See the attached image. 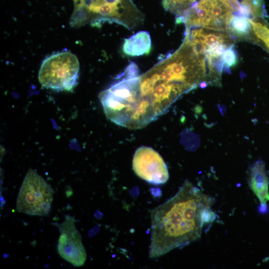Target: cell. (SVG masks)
<instances>
[{
	"instance_id": "obj_6",
	"label": "cell",
	"mask_w": 269,
	"mask_h": 269,
	"mask_svg": "<svg viewBox=\"0 0 269 269\" xmlns=\"http://www.w3.org/2000/svg\"><path fill=\"white\" fill-rule=\"evenodd\" d=\"M220 0H199L181 16L176 17L177 23L183 22L186 28L203 27L229 32L234 15Z\"/></svg>"
},
{
	"instance_id": "obj_7",
	"label": "cell",
	"mask_w": 269,
	"mask_h": 269,
	"mask_svg": "<svg viewBox=\"0 0 269 269\" xmlns=\"http://www.w3.org/2000/svg\"><path fill=\"white\" fill-rule=\"evenodd\" d=\"M133 169L139 178L152 184H163L169 179L168 169L162 157L148 146H141L136 150Z\"/></svg>"
},
{
	"instance_id": "obj_11",
	"label": "cell",
	"mask_w": 269,
	"mask_h": 269,
	"mask_svg": "<svg viewBox=\"0 0 269 269\" xmlns=\"http://www.w3.org/2000/svg\"><path fill=\"white\" fill-rule=\"evenodd\" d=\"M229 32L235 40H249L252 42L254 36L249 18L235 15L231 21Z\"/></svg>"
},
{
	"instance_id": "obj_8",
	"label": "cell",
	"mask_w": 269,
	"mask_h": 269,
	"mask_svg": "<svg viewBox=\"0 0 269 269\" xmlns=\"http://www.w3.org/2000/svg\"><path fill=\"white\" fill-rule=\"evenodd\" d=\"M57 226L60 233L58 244L59 255L75 267L83 266L87 255L74 218L66 215L65 220Z\"/></svg>"
},
{
	"instance_id": "obj_4",
	"label": "cell",
	"mask_w": 269,
	"mask_h": 269,
	"mask_svg": "<svg viewBox=\"0 0 269 269\" xmlns=\"http://www.w3.org/2000/svg\"><path fill=\"white\" fill-rule=\"evenodd\" d=\"M79 63L69 51L54 53L42 62L38 80L43 87L56 91H71L78 83Z\"/></svg>"
},
{
	"instance_id": "obj_16",
	"label": "cell",
	"mask_w": 269,
	"mask_h": 269,
	"mask_svg": "<svg viewBox=\"0 0 269 269\" xmlns=\"http://www.w3.org/2000/svg\"><path fill=\"white\" fill-rule=\"evenodd\" d=\"M79 0H74V1L75 3L77 2V1H78Z\"/></svg>"
},
{
	"instance_id": "obj_17",
	"label": "cell",
	"mask_w": 269,
	"mask_h": 269,
	"mask_svg": "<svg viewBox=\"0 0 269 269\" xmlns=\"http://www.w3.org/2000/svg\"><path fill=\"white\" fill-rule=\"evenodd\" d=\"M269 260V258H268V260Z\"/></svg>"
},
{
	"instance_id": "obj_2",
	"label": "cell",
	"mask_w": 269,
	"mask_h": 269,
	"mask_svg": "<svg viewBox=\"0 0 269 269\" xmlns=\"http://www.w3.org/2000/svg\"><path fill=\"white\" fill-rule=\"evenodd\" d=\"M214 202L213 198L185 180L173 197L150 212V258L199 239L204 224L215 219Z\"/></svg>"
},
{
	"instance_id": "obj_3",
	"label": "cell",
	"mask_w": 269,
	"mask_h": 269,
	"mask_svg": "<svg viewBox=\"0 0 269 269\" xmlns=\"http://www.w3.org/2000/svg\"><path fill=\"white\" fill-rule=\"evenodd\" d=\"M75 5L74 12L84 23L91 14L93 22L113 21L133 29L144 18L132 0H79Z\"/></svg>"
},
{
	"instance_id": "obj_12",
	"label": "cell",
	"mask_w": 269,
	"mask_h": 269,
	"mask_svg": "<svg viewBox=\"0 0 269 269\" xmlns=\"http://www.w3.org/2000/svg\"><path fill=\"white\" fill-rule=\"evenodd\" d=\"M162 4L165 10L176 15L181 16L197 0H162Z\"/></svg>"
},
{
	"instance_id": "obj_10",
	"label": "cell",
	"mask_w": 269,
	"mask_h": 269,
	"mask_svg": "<svg viewBox=\"0 0 269 269\" xmlns=\"http://www.w3.org/2000/svg\"><path fill=\"white\" fill-rule=\"evenodd\" d=\"M151 48V39L147 31H141L125 40L123 52L131 56L148 54Z\"/></svg>"
},
{
	"instance_id": "obj_15",
	"label": "cell",
	"mask_w": 269,
	"mask_h": 269,
	"mask_svg": "<svg viewBox=\"0 0 269 269\" xmlns=\"http://www.w3.org/2000/svg\"><path fill=\"white\" fill-rule=\"evenodd\" d=\"M260 211L262 213H264L267 212V204H261L260 207Z\"/></svg>"
},
{
	"instance_id": "obj_1",
	"label": "cell",
	"mask_w": 269,
	"mask_h": 269,
	"mask_svg": "<svg viewBox=\"0 0 269 269\" xmlns=\"http://www.w3.org/2000/svg\"><path fill=\"white\" fill-rule=\"evenodd\" d=\"M190 64L169 53L142 75L127 71L118 101V119L123 127L141 129L164 114L179 97L196 89Z\"/></svg>"
},
{
	"instance_id": "obj_14",
	"label": "cell",
	"mask_w": 269,
	"mask_h": 269,
	"mask_svg": "<svg viewBox=\"0 0 269 269\" xmlns=\"http://www.w3.org/2000/svg\"><path fill=\"white\" fill-rule=\"evenodd\" d=\"M222 59L224 66L226 68H230L236 65L238 58L234 46H232L224 51L222 55Z\"/></svg>"
},
{
	"instance_id": "obj_13",
	"label": "cell",
	"mask_w": 269,
	"mask_h": 269,
	"mask_svg": "<svg viewBox=\"0 0 269 269\" xmlns=\"http://www.w3.org/2000/svg\"><path fill=\"white\" fill-rule=\"evenodd\" d=\"M241 4L248 8L253 16L264 13L263 0H242Z\"/></svg>"
},
{
	"instance_id": "obj_5",
	"label": "cell",
	"mask_w": 269,
	"mask_h": 269,
	"mask_svg": "<svg viewBox=\"0 0 269 269\" xmlns=\"http://www.w3.org/2000/svg\"><path fill=\"white\" fill-rule=\"evenodd\" d=\"M54 191L35 170L27 171L18 194L16 210L30 215H49Z\"/></svg>"
},
{
	"instance_id": "obj_9",
	"label": "cell",
	"mask_w": 269,
	"mask_h": 269,
	"mask_svg": "<svg viewBox=\"0 0 269 269\" xmlns=\"http://www.w3.org/2000/svg\"><path fill=\"white\" fill-rule=\"evenodd\" d=\"M249 183L260 204H266L269 201V178L262 160H258L250 167Z\"/></svg>"
}]
</instances>
